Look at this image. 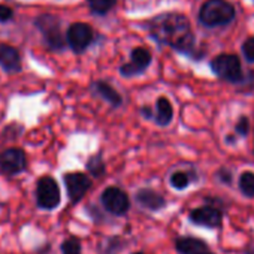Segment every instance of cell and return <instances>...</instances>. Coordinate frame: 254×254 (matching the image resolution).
Masks as SVG:
<instances>
[{
    "mask_svg": "<svg viewBox=\"0 0 254 254\" xmlns=\"http://www.w3.org/2000/svg\"><path fill=\"white\" fill-rule=\"evenodd\" d=\"M239 189L247 197H254V174L244 172L239 177Z\"/></svg>",
    "mask_w": 254,
    "mask_h": 254,
    "instance_id": "e0dca14e",
    "label": "cell"
},
{
    "mask_svg": "<svg viewBox=\"0 0 254 254\" xmlns=\"http://www.w3.org/2000/svg\"><path fill=\"white\" fill-rule=\"evenodd\" d=\"M218 180L221 181V183H224V184H230V181H232V174L227 171V169H221L220 172H218Z\"/></svg>",
    "mask_w": 254,
    "mask_h": 254,
    "instance_id": "d4e9b609",
    "label": "cell"
},
{
    "mask_svg": "<svg viewBox=\"0 0 254 254\" xmlns=\"http://www.w3.org/2000/svg\"><path fill=\"white\" fill-rule=\"evenodd\" d=\"M211 69L212 72L229 82H241L244 75H242V67L241 62L235 54H220L211 62Z\"/></svg>",
    "mask_w": 254,
    "mask_h": 254,
    "instance_id": "3957f363",
    "label": "cell"
},
{
    "mask_svg": "<svg viewBox=\"0 0 254 254\" xmlns=\"http://www.w3.org/2000/svg\"><path fill=\"white\" fill-rule=\"evenodd\" d=\"M87 169L91 172L93 177H102L105 174V163H103L102 157L100 156H93L87 163Z\"/></svg>",
    "mask_w": 254,
    "mask_h": 254,
    "instance_id": "ffe728a7",
    "label": "cell"
},
{
    "mask_svg": "<svg viewBox=\"0 0 254 254\" xmlns=\"http://www.w3.org/2000/svg\"><path fill=\"white\" fill-rule=\"evenodd\" d=\"M38 26L41 27L42 33L45 35L47 42L53 48L60 50L63 47V38H62V33H60V24H59L57 18H54L51 15L41 17L38 20Z\"/></svg>",
    "mask_w": 254,
    "mask_h": 254,
    "instance_id": "8fae6325",
    "label": "cell"
},
{
    "mask_svg": "<svg viewBox=\"0 0 254 254\" xmlns=\"http://www.w3.org/2000/svg\"><path fill=\"white\" fill-rule=\"evenodd\" d=\"M235 17V8L226 0H208L199 12L202 24L208 27H217L229 24Z\"/></svg>",
    "mask_w": 254,
    "mask_h": 254,
    "instance_id": "7a4b0ae2",
    "label": "cell"
},
{
    "mask_svg": "<svg viewBox=\"0 0 254 254\" xmlns=\"http://www.w3.org/2000/svg\"><path fill=\"white\" fill-rule=\"evenodd\" d=\"M117 0H88V5L93 12L96 14H106L114 8Z\"/></svg>",
    "mask_w": 254,
    "mask_h": 254,
    "instance_id": "d6986e66",
    "label": "cell"
},
{
    "mask_svg": "<svg viewBox=\"0 0 254 254\" xmlns=\"http://www.w3.org/2000/svg\"><path fill=\"white\" fill-rule=\"evenodd\" d=\"M169 183H171V186H172L174 189H177V190H184V189H187V187L190 186L191 178H190L189 174L180 171V172H174V174L171 175Z\"/></svg>",
    "mask_w": 254,
    "mask_h": 254,
    "instance_id": "ac0fdd59",
    "label": "cell"
},
{
    "mask_svg": "<svg viewBox=\"0 0 254 254\" xmlns=\"http://www.w3.org/2000/svg\"><path fill=\"white\" fill-rule=\"evenodd\" d=\"M93 41V30L88 24L75 23L67 30V42L75 53H82Z\"/></svg>",
    "mask_w": 254,
    "mask_h": 254,
    "instance_id": "52a82bcc",
    "label": "cell"
},
{
    "mask_svg": "<svg viewBox=\"0 0 254 254\" xmlns=\"http://www.w3.org/2000/svg\"><path fill=\"white\" fill-rule=\"evenodd\" d=\"M142 115H144L145 118H153L151 108H150V106H144V108H142Z\"/></svg>",
    "mask_w": 254,
    "mask_h": 254,
    "instance_id": "484cf974",
    "label": "cell"
},
{
    "mask_svg": "<svg viewBox=\"0 0 254 254\" xmlns=\"http://www.w3.org/2000/svg\"><path fill=\"white\" fill-rule=\"evenodd\" d=\"M94 90H96V93H97L100 97H103L112 108H118V106L123 103V99H121L120 93H118L112 85H109V84L105 82V81H97V82L94 84Z\"/></svg>",
    "mask_w": 254,
    "mask_h": 254,
    "instance_id": "9a60e30c",
    "label": "cell"
},
{
    "mask_svg": "<svg viewBox=\"0 0 254 254\" xmlns=\"http://www.w3.org/2000/svg\"><path fill=\"white\" fill-rule=\"evenodd\" d=\"M190 221H193L197 226H205V227L217 229V227L221 226L223 214L217 208L200 206V208H196V209H193L190 212Z\"/></svg>",
    "mask_w": 254,
    "mask_h": 254,
    "instance_id": "9c48e42d",
    "label": "cell"
},
{
    "mask_svg": "<svg viewBox=\"0 0 254 254\" xmlns=\"http://www.w3.org/2000/svg\"><path fill=\"white\" fill-rule=\"evenodd\" d=\"M63 254H81V242L76 238H69L62 245Z\"/></svg>",
    "mask_w": 254,
    "mask_h": 254,
    "instance_id": "44dd1931",
    "label": "cell"
},
{
    "mask_svg": "<svg viewBox=\"0 0 254 254\" xmlns=\"http://www.w3.org/2000/svg\"><path fill=\"white\" fill-rule=\"evenodd\" d=\"M151 36L165 45H171L180 53L193 54L194 36L187 17L181 14H162L148 23Z\"/></svg>",
    "mask_w": 254,
    "mask_h": 254,
    "instance_id": "6da1fadb",
    "label": "cell"
},
{
    "mask_svg": "<svg viewBox=\"0 0 254 254\" xmlns=\"http://www.w3.org/2000/svg\"><path fill=\"white\" fill-rule=\"evenodd\" d=\"M175 247L180 254H206V253H209L208 244L203 242L202 239L193 238V236L178 238L175 242Z\"/></svg>",
    "mask_w": 254,
    "mask_h": 254,
    "instance_id": "4fadbf2b",
    "label": "cell"
},
{
    "mask_svg": "<svg viewBox=\"0 0 254 254\" xmlns=\"http://www.w3.org/2000/svg\"><path fill=\"white\" fill-rule=\"evenodd\" d=\"M247 254H254V247H251V248L247 251Z\"/></svg>",
    "mask_w": 254,
    "mask_h": 254,
    "instance_id": "4316f807",
    "label": "cell"
},
{
    "mask_svg": "<svg viewBox=\"0 0 254 254\" xmlns=\"http://www.w3.org/2000/svg\"><path fill=\"white\" fill-rule=\"evenodd\" d=\"M135 200L142 208H147L150 211H159V209H163L166 206V199L153 189H141V190H138V193L135 196Z\"/></svg>",
    "mask_w": 254,
    "mask_h": 254,
    "instance_id": "7c38bea8",
    "label": "cell"
},
{
    "mask_svg": "<svg viewBox=\"0 0 254 254\" xmlns=\"http://www.w3.org/2000/svg\"><path fill=\"white\" fill-rule=\"evenodd\" d=\"M0 64L8 72H17L21 69V60L18 51L6 44H0Z\"/></svg>",
    "mask_w": 254,
    "mask_h": 254,
    "instance_id": "5bb4252c",
    "label": "cell"
},
{
    "mask_svg": "<svg viewBox=\"0 0 254 254\" xmlns=\"http://www.w3.org/2000/svg\"><path fill=\"white\" fill-rule=\"evenodd\" d=\"M156 108H157V112H156V117H154L156 123L159 126L171 124V121L174 118V109H172L171 102L166 97H159L157 103H156Z\"/></svg>",
    "mask_w": 254,
    "mask_h": 254,
    "instance_id": "2e32d148",
    "label": "cell"
},
{
    "mask_svg": "<svg viewBox=\"0 0 254 254\" xmlns=\"http://www.w3.org/2000/svg\"><path fill=\"white\" fill-rule=\"evenodd\" d=\"M64 184L67 189V194L73 203L79 202L91 187L90 178L81 172H72L64 175Z\"/></svg>",
    "mask_w": 254,
    "mask_h": 254,
    "instance_id": "ba28073f",
    "label": "cell"
},
{
    "mask_svg": "<svg viewBox=\"0 0 254 254\" xmlns=\"http://www.w3.org/2000/svg\"><path fill=\"white\" fill-rule=\"evenodd\" d=\"M103 208L114 215H124L130 209V199L126 191L118 187H108L100 196Z\"/></svg>",
    "mask_w": 254,
    "mask_h": 254,
    "instance_id": "277c9868",
    "label": "cell"
},
{
    "mask_svg": "<svg viewBox=\"0 0 254 254\" xmlns=\"http://www.w3.org/2000/svg\"><path fill=\"white\" fill-rule=\"evenodd\" d=\"M133 254H144L142 251H138V253H133Z\"/></svg>",
    "mask_w": 254,
    "mask_h": 254,
    "instance_id": "83f0119b",
    "label": "cell"
},
{
    "mask_svg": "<svg viewBox=\"0 0 254 254\" xmlns=\"http://www.w3.org/2000/svg\"><path fill=\"white\" fill-rule=\"evenodd\" d=\"M235 132L236 135L239 136H247L248 132H250V121L247 117H241L236 123V127H235Z\"/></svg>",
    "mask_w": 254,
    "mask_h": 254,
    "instance_id": "7402d4cb",
    "label": "cell"
},
{
    "mask_svg": "<svg viewBox=\"0 0 254 254\" xmlns=\"http://www.w3.org/2000/svg\"><path fill=\"white\" fill-rule=\"evenodd\" d=\"M26 168V154L18 148H9L0 154V169L5 174L14 175Z\"/></svg>",
    "mask_w": 254,
    "mask_h": 254,
    "instance_id": "30bf717a",
    "label": "cell"
},
{
    "mask_svg": "<svg viewBox=\"0 0 254 254\" xmlns=\"http://www.w3.org/2000/svg\"><path fill=\"white\" fill-rule=\"evenodd\" d=\"M206 254H212V253H211V251H209V253H206Z\"/></svg>",
    "mask_w": 254,
    "mask_h": 254,
    "instance_id": "f1b7e54d",
    "label": "cell"
},
{
    "mask_svg": "<svg viewBox=\"0 0 254 254\" xmlns=\"http://www.w3.org/2000/svg\"><path fill=\"white\" fill-rule=\"evenodd\" d=\"M38 205L45 209H54L60 203V190L51 177H44L38 183Z\"/></svg>",
    "mask_w": 254,
    "mask_h": 254,
    "instance_id": "5b68a950",
    "label": "cell"
},
{
    "mask_svg": "<svg viewBox=\"0 0 254 254\" xmlns=\"http://www.w3.org/2000/svg\"><path fill=\"white\" fill-rule=\"evenodd\" d=\"M242 53H244V56H245V59L248 60V62H254V36L253 38H248L245 42H244V45H242Z\"/></svg>",
    "mask_w": 254,
    "mask_h": 254,
    "instance_id": "603a6c76",
    "label": "cell"
},
{
    "mask_svg": "<svg viewBox=\"0 0 254 254\" xmlns=\"http://www.w3.org/2000/svg\"><path fill=\"white\" fill-rule=\"evenodd\" d=\"M12 17V9L6 5H0V23L8 21Z\"/></svg>",
    "mask_w": 254,
    "mask_h": 254,
    "instance_id": "cb8c5ba5",
    "label": "cell"
},
{
    "mask_svg": "<svg viewBox=\"0 0 254 254\" xmlns=\"http://www.w3.org/2000/svg\"><path fill=\"white\" fill-rule=\"evenodd\" d=\"M151 63V53L147 48L138 47L132 51L130 63H126L120 67V73L123 76H135L145 72V69Z\"/></svg>",
    "mask_w": 254,
    "mask_h": 254,
    "instance_id": "8992f818",
    "label": "cell"
}]
</instances>
